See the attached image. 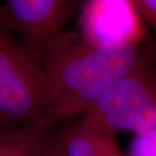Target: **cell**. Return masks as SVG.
I'll return each mask as SVG.
<instances>
[{"instance_id":"5","label":"cell","mask_w":156,"mask_h":156,"mask_svg":"<svg viewBox=\"0 0 156 156\" xmlns=\"http://www.w3.org/2000/svg\"><path fill=\"white\" fill-rule=\"evenodd\" d=\"M78 34L98 47L136 46L145 30L135 1L90 0L81 10Z\"/></svg>"},{"instance_id":"9","label":"cell","mask_w":156,"mask_h":156,"mask_svg":"<svg viewBox=\"0 0 156 156\" xmlns=\"http://www.w3.org/2000/svg\"><path fill=\"white\" fill-rule=\"evenodd\" d=\"M135 4L145 20L156 32V0H137Z\"/></svg>"},{"instance_id":"2","label":"cell","mask_w":156,"mask_h":156,"mask_svg":"<svg viewBox=\"0 0 156 156\" xmlns=\"http://www.w3.org/2000/svg\"><path fill=\"white\" fill-rule=\"evenodd\" d=\"M99 129L135 134L156 128V74L141 61L81 116Z\"/></svg>"},{"instance_id":"11","label":"cell","mask_w":156,"mask_h":156,"mask_svg":"<svg viewBox=\"0 0 156 156\" xmlns=\"http://www.w3.org/2000/svg\"><path fill=\"white\" fill-rule=\"evenodd\" d=\"M16 123L14 121H12L10 118L6 116L5 114H3L2 112H0V132L5 130L10 129L12 127L16 126Z\"/></svg>"},{"instance_id":"10","label":"cell","mask_w":156,"mask_h":156,"mask_svg":"<svg viewBox=\"0 0 156 156\" xmlns=\"http://www.w3.org/2000/svg\"><path fill=\"white\" fill-rule=\"evenodd\" d=\"M45 156H66V154L64 153L63 149L61 148L60 144H59L57 135H56L54 142H53V144L51 145V147H50V149L46 153Z\"/></svg>"},{"instance_id":"1","label":"cell","mask_w":156,"mask_h":156,"mask_svg":"<svg viewBox=\"0 0 156 156\" xmlns=\"http://www.w3.org/2000/svg\"><path fill=\"white\" fill-rule=\"evenodd\" d=\"M139 60L136 46L98 47L78 33L61 32L38 58L46 117L58 122L83 116Z\"/></svg>"},{"instance_id":"8","label":"cell","mask_w":156,"mask_h":156,"mask_svg":"<svg viewBox=\"0 0 156 156\" xmlns=\"http://www.w3.org/2000/svg\"><path fill=\"white\" fill-rule=\"evenodd\" d=\"M128 156H156V128L135 134Z\"/></svg>"},{"instance_id":"4","label":"cell","mask_w":156,"mask_h":156,"mask_svg":"<svg viewBox=\"0 0 156 156\" xmlns=\"http://www.w3.org/2000/svg\"><path fill=\"white\" fill-rule=\"evenodd\" d=\"M75 2L68 0H7L0 5V30L18 41L37 61L46 45L63 32Z\"/></svg>"},{"instance_id":"7","label":"cell","mask_w":156,"mask_h":156,"mask_svg":"<svg viewBox=\"0 0 156 156\" xmlns=\"http://www.w3.org/2000/svg\"><path fill=\"white\" fill-rule=\"evenodd\" d=\"M57 139L66 156H123L117 135L79 119L57 134Z\"/></svg>"},{"instance_id":"3","label":"cell","mask_w":156,"mask_h":156,"mask_svg":"<svg viewBox=\"0 0 156 156\" xmlns=\"http://www.w3.org/2000/svg\"><path fill=\"white\" fill-rule=\"evenodd\" d=\"M0 112L17 125L46 117L44 78L38 61L18 39L0 30Z\"/></svg>"},{"instance_id":"6","label":"cell","mask_w":156,"mask_h":156,"mask_svg":"<svg viewBox=\"0 0 156 156\" xmlns=\"http://www.w3.org/2000/svg\"><path fill=\"white\" fill-rule=\"evenodd\" d=\"M48 117L0 132V156H45L57 134Z\"/></svg>"}]
</instances>
